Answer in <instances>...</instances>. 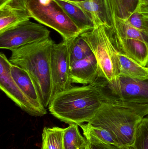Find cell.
I'll list each match as a JSON object with an SVG mask.
<instances>
[{"label": "cell", "mask_w": 148, "mask_h": 149, "mask_svg": "<svg viewBox=\"0 0 148 149\" xmlns=\"http://www.w3.org/2000/svg\"><path fill=\"white\" fill-rule=\"evenodd\" d=\"M104 79L99 76L92 84L73 87L57 94L49 106L50 113L67 124L80 126L88 122L106 102Z\"/></svg>", "instance_id": "obj_1"}, {"label": "cell", "mask_w": 148, "mask_h": 149, "mask_svg": "<svg viewBox=\"0 0 148 149\" xmlns=\"http://www.w3.org/2000/svg\"><path fill=\"white\" fill-rule=\"evenodd\" d=\"M54 44L50 37L31 44L10 50V62L25 70L34 81L45 108L52 100L50 69L51 49Z\"/></svg>", "instance_id": "obj_2"}, {"label": "cell", "mask_w": 148, "mask_h": 149, "mask_svg": "<svg viewBox=\"0 0 148 149\" xmlns=\"http://www.w3.org/2000/svg\"><path fill=\"white\" fill-rule=\"evenodd\" d=\"M147 115L124 105L105 102L87 123L109 131L118 141L120 148L130 147L134 144L139 124Z\"/></svg>", "instance_id": "obj_3"}, {"label": "cell", "mask_w": 148, "mask_h": 149, "mask_svg": "<svg viewBox=\"0 0 148 149\" xmlns=\"http://www.w3.org/2000/svg\"><path fill=\"white\" fill-rule=\"evenodd\" d=\"M94 55L99 67V76L109 83L115 82L120 77L118 52L113 45L105 24L95 25L93 29L81 34Z\"/></svg>", "instance_id": "obj_4"}, {"label": "cell", "mask_w": 148, "mask_h": 149, "mask_svg": "<svg viewBox=\"0 0 148 149\" xmlns=\"http://www.w3.org/2000/svg\"><path fill=\"white\" fill-rule=\"evenodd\" d=\"M32 18L57 31L63 39H69L83 33L55 0H27Z\"/></svg>", "instance_id": "obj_5"}, {"label": "cell", "mask_w": 148, "mask_h": 149, "mask_svg": "<svg viewBox=\"0 0 148 149\" xmlns=\"http://www.w3.org/2000/svg\"><path fill=\"white\" fill-rule=\"evenodd\" d=\"M106 102L121 104L148 115V79L145 80L120 76L113 83L105 79Z\"/></svg>", "instance_id": "obj_6"}, {"label": "cell", "mask_w": 148, "mask_h": 149, "mask_svg": "<svg viewBox=\"0 0 148 149\" xmlns=\"http://www.w3.org/2000/svg\"><path fill=\"white\" fill-rule=\"evenodd\" d=\"M75 38V37H74ZM54 44L51 49L50 69L52 99L56 94L73 87L70 79V50L74 38Z\"/></svg>", "instance_id": "obj_7"}, {"label": "cell", "mask_w": 148, "mask_h": 149, "mask_svg": "<svg viewBox=\"0 0 148 149\" xmlns=\"http://www.w3.org/2000/svg\"><path fill=\"white\" fill-rule=\"evenodd\" d=\"M50 34L43 25L28 20L0 33V48L10 50L17 49L47 39Z\"/></svg>", "instance_id": "obj_8"}, {"label": "cell", "mask_w": 148, "mask_h": 149, "mask_svg": "<svg viewBox=\"0 0 148 149\" xmlns=\"http://www.w3.org/2000/svg\"><path fill=\"white\" fill-rule=\"evenodd\" d=\"M12 63L3 53L0 54V88L22 110L31 116L43 115L31 103L12 78L10 72Z\"/></svg>", "instance_id": "obj_9"}, {"label": "cell", "mask_w": 148, "mask_h": 149, "mask_svg": "<svg viewBox=\"0 0 148 149\" xmlns=\"http://www.w3.org/2000/svg\"><path fill=\"white\" fill-rule=\"evenodd\" d=\"M108 29L111 41L119 53L134 59L142 66H147L148 42L139 39L120 37L109 27Z\"/></svg>", "instance_id": "obj_10"}, {"label": "cell", "mask_w": 148, "mask_h": 149, "mask_svg": "<svg viewBox=\"0 0 148 149\" xmlns=\"http://www.w3.org/2000/svg\"><path fill=\"white\" fill-rule=\"evenodd\" d=\"M27 0H10L0 8V33L32 18Z\"/></svg>", "instance_id": "obj_11"}, {"label": "cell", "mask_w": 148, "mask_h": 149, "mask_svg": "<svg viewBox=\"0 0 148 149\" xmlns=\"http://www.w3.org/2000/svg\"><path fill=\"white\" fill-rule=\"evenodd\" d=\"M10 72L14 80L36 108L43 116L46 115V108L42 102L38 89L30 75L22 68L12 64Z\"/></svg>", "instance_id": "obj_12"}, {"label": "cell", "mask_w": 148, "mask_h": 149, "mask_svg": "<svg viewBox=\"0 0 148 149\" xmlns=\"http://www.w3.org/2000/svg\"><path fill=\"white\" fill-rule=\"evenodd\" d=\"M99 77V67L94 54L71 64L72 83L87 85L94 83Z\"/></svg>", "instance_id": "obj_13"}, {"label": "cell", "mask_w": 148, "mask_h": 149, "mask_svg": "<svg viewBox=\"0 0 148 149\" xmlns=\"http://www.w3.org/2000/svg\"><path fill=\"white\" fill-rule=\"evenodd\" d=\"M111 27L117 19L126 20L140 6V0H104Z\"/></svg>", "instance_id": "obj_14"}, {"label": "cell", "mask_w": 148, "mask_h": 149, "mask_svg": "<svg viewBox=\"0 0 148 149\" xmlns=\"http://www.w3.org/2000/svg\"><path fill=\"white\" fill-rule=\"evenodd\" d=\"M66 1L77 5L83 10L92 19L94 26L98 24H105L108 27H111V22L104 0H86L81 2Z\"/></svg>", "instance_id": "obj_15"}, {"label": "cell", "mask_w": 148, "mask_h": 149, "mask_svg": "<svg viewBox=\"0 0 148 149\" xmlns=\"http://www.w3.org/2000/svg\"><path fill=\"white\" fill-rule=\"evenodd\" d=\"M120 76L140 80L148 79V65L145 67L134 59L118 52Z\"/></svg>", "instance_id": "obj_16"}, {"label": "cell", "mask_w": 148, "mask_h": 149, "mask_svg": "<svg viewBox=\"0 0 148 149\" xmlns=\"http://www.w3.org/2000/svg\"><path fill=\"white\" fill-rule=\"evenodd\" d=\"M55 1L83 32L94 28V24L92 19L81 8L63 0Z\"/></svg>", "instance_id": "obj_17"}, {"label": "cell", "mask_w": 148, "mask_h": 149, "mask_svg": "<svg viewBox=\"0 0 148 149\" xmlns=\"http://www.w3.org/2000/svg\"><path fill=\"white\" fill-rule=\"evenodd\" d=\"M79 126L82 130L84 137L88 141L101 143L120 147L116 137L108 130L93 126L87 123Z\"/></svg>", "instance_id": "obj_18"}, {"label": "cell", "mask_w": 148, "mask_h": 149, "mask_svg": "<svg viewBox=\"0 0 148 149\" xmlns=\"http://www.w3.org/2000/svg\"><path fill=\"white\" fill-rule=\"evenodd\" d=\"M63 129L59 127H44L41 149H64Z\"/></svg>", "instance_id": "obj_19"}, {"label": "cell", "mask_w": 148, "mask_h": 149, "mask_svg": "<svg viewBox=\"0 0 148 149\" xmlns=\"http://www.w3.org/2000/svg\"><path fill=\"white\" fill-rule=\"evenodd\" d=\"M78 125L69 124L63 129L64 149H83L87 145L88 141L80 133Z\"/></svg>", "instance_id": "obj_20"}, {"label": "cell", "mask_w": 148, "mask_h": 149, "mask_svg": "<svg viewBox=\"0 0 148 149\" xmlns=\"http://www.w3.org/2000/svg\"><path fill=\"white\" fill-rule=\"evenodd\" d=\"M109 28L120 37L139 39L148 43V36L146 33L134 28L126 20L117 19Z\"/></svg>", "instance_id": "obj_21"}, {"label": "cell", "mask_w": 148, "mask_h": 149, "mask_svg": "<svg viewBox=\"0 0 148 149\" xmlns=\"http://www.w3.org/2000/svg\"><path fill=\"white\" fill-rule=\"evenodd\" d=\"M92 54L93 52L89 45L81 35L74 38L70 50L71 64L84 59Z\"/></svg>", "instance_id": "obj_22"}, {"label": "cell", "mask_w": 148, "mask_h": 149, "mask_svg": "<svg viewBox=\"0 0 148 149\" xmlns=\"http://www.w3.org/2000/svg\"><path fill=\"white\" fill-rule=\"evenodd\" d=\"M132 147L134 149H148V117H144L139 124Z\"/></svg>", "instance_id": "obj_23"}, {"label": "cell", "mask_w": 148, "mask_h": 149, "mask_svg": "<svg viewBox=\"0 0 148 149\" xmlns=\"http://www.w3.org/2000/svg\"><path fill=\"white\" fill-rule=\"evenodd\" d=\"M138 8L132 13L126 21L134 28L144 32L143 17Z\"/></svg>", "instance_id": "obj_24"}, {"label": "cell", "mask_w": 148, "mask_h": 149, "mask_svg": "<svg viewBox=\"0 0 148 149\" xmlns=\"http://www.w3.org/2000/svg\"><path fill=\"white\" fill-rule=\"evenodd\" d=\"M120 147L110 144H104L101 143L93 142L88 141V143L85 149H120Z\"/></svg>", "instance_id": "obj_25"}, {"label": "cell", "mask_w": 148, "mask_h": 149, "mask_svg": "<svg viewBox=\"0 0 148 149\" xmlns=\"http://www.w3.org/2000/svg\"><path fill=\"white\" fill-rule=\"evenodd\" d=\"M139 10L143 16L148 17V5L140 6Z\"/></svg>", "instance_id": "obj_26"}, {"label": "cell", "mask_w": 148, "mask_h": 149, "mask_svg": "<svg viewBox=\"0 0 148 149\" xmlns=\"http://www.w3.org/2000/svg\"><path fill=\"white\" fill-rule=\"evenodd\" d=\"M143 24H144V32L148 36V17L143 16Z\"/></svg>", "instance_id": "obj_27"}, {"label": "cell", "mask_w": 148, "mask_h": 149, "mask_svg": "<svg viewBox=\"0 0 148 149\" xmlns=\"http://www.w3.org/2000/svg\"><path fill=\"white\" fill-rule=\"evenodd\" d=\"M10 0H0V8L6 5Z\"/></svg>", "instance_id": "obj_28"}, {"label": "cell", "mask_w": 148, "mask_h": 149, "mask_svg": "<svg viewBox=\"0 0 148 149\" xmlns=\"http://www.w3.org/2000/svg\"><path fill=\"white\" fill-rule=\"evenodd\" d=\"M148 5V0H140V6Z\"/></svg>", "instance_id": "obj_29"}, {"label": "cell", "mask_w": 148, "mask_h": 149, "mask_svg": "<svg viewBox=\"0 0 148 149\" xmlns=\"http://www.w3.org/2000/svg\"><path fill=\"white\" fill-rule=\"evenodd\" d=\"M120 149H134V148L132 146H130V147H121Z\"/></svg>", "instance_id": "obj_30"}, {"label": "cell", "mask_w": 148, "mask_h": 149, "mask_svg": "<svg viewBox=\"0 0 148 149\" xmlns=\"http://www.w3.org/2000/svg\"><path fill=\"white\" fill-rule=\"evenodd\" d=\"M63 1H70L72 2H81L86 1V0H63Z\"/></svg>", "instance_id": "obj_31"}, {"label": "cell", "mask_w": 148, "mask_h": 149, "mask_svg": "<svg viewBox=\"0 0 148 149\" xmlns=\"http://www.w3.org/2000/svg\"><path fill=\"white\" fill-rule=\"evenodd\" d=\"M85 148H84V149H85Z\"/></svg>", "instance_id": "obj_32"}, {"label": "cell", "mask_w": 148, "mask_h": 149, "mask_svg": "<svg viewBox=\"0 0 148 149\" xmlns=\"http://www.w3.org/2000/svg\"></svg>", "instance_id": "obj_33"}]
</instances>
